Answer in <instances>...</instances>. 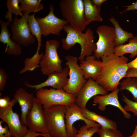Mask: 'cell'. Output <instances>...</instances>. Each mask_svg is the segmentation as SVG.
<instances>
[{"mask_svg":"<svg viewBox=\"0 0 137 137\" xmlns=\"http://www.w3.org/2000/svg\"><path fill=\"white\" fill-rule=\"evenodd\" d=\"M96 32L99 37L96 43V48L93 53L94 56L99 60L102 56H107L114 53L116 46L114 27L101 25L97 28Z\"/></svg>","mask_w":137,"mask_h":137,"instance_id":"8","label":"cell"},{"mask_svg":"<svg viewBox=\"0 0 137 137\" xmlns=\"http://www.w3.org/2000/svg\"><path fill=\"white\" fill-rule=\"evenodd\" d=\"M102 62L97 59L93 55L85 57L80 61V66L82 70L84 78L86 80L91 78L96 81L99 76Z\"/></svg>","mask_w":137,"mask_h":137,"instance_id":"17","label":"cell"},{"mask_svg":"<svg viewBox=\"0 0 137 137\" xmlns=\"http://www.w3.org/2000/svg\"><path fill=\"white\" fill-rule=\"evenodd\" d=\"M7 74L4 70L3 68H0V90L3 91L6 83Z\"/></svg>","mask_w":137,"mask_h":137,"instance_id":"33","label":"cell"},{"mask_svg":"<svg viewBox=\"0 0 137 137\" xmlns=\"http://www.w3.org/2000/svg\"><path fill=\"white\" fill-rule=\"evenodd\" d=\"M83 116L86 118L91 121L97 122L101 127L107 128L117 129L116 123L105 116L97 114L86 108L81 109Z\"/></svg>","mask_w":137,"mask_h":137,"instance_id":"20","label":"cell"},{"mask_svg":"<svg viewBox=\"0 0 137 137\" xmlns=\"http://www.w3.org/2000/svg\"><path fill=\"white\" fill-rule=\"evenodd\" d=\"M65 118L66 128L68 137H75L77 134V131L73 126V124L77 121H83L90 128L101 126L96 122L85 118L82 113L81 109L75 102L67 106Z\"/></svg>","mask_w":137,"mask_h":137,"instance_id":"13","label":"cell"},{"mask_svg":"<svg viewBox=\"0 0 137 137\" xmlns=\"http://www.w3.org/2000/svg\"><path fill=\"white\" fill-rule=\"evenodd\" d=\"M61 41L63 48L65 50L70 49L76 44L74 39L67 35L65 38H62Z\"/></svg>","mask_w":137,"mask_h":137,"instance_id":"32","label":"cell"},{"mask_svg":"<svg viewBox=\"0 0 137 137\" xmlns=\"http://www.w3.org/2000/svg\"><path fill=\"white\" fill-rule=\"evenodd\" d=\"M35 13L29 15L28 17V22L30 31L32 35L36 38L38 41L37 48L40 49L42 46L41 33L39 25L35 16Z\"/></svg>","mask_w":137,"mask_h":137,"instance_id":"27","label":"cell"},{"mask_svg":"<svg viewBox=\"0 0 137 137\" xmlns=\"http://www.w3.org/2000/svg\"><path fill=\"white\" fill-rule=\"evenodd\" d=\"M3 122L2 120L0 121V137H11V133L8 126L6 125L4 127H2V123Z\"/></svg>","mask_w":137,"mask_h":137,"instance_id":"34","label":"cell"},{"mask_svg":"<svg viewBox=\"0 0 137 137\" xmlns=\"http://www.w3.org/2000/svg\"><path fill=\"white\" fill-rule=\"evenodd\" d=\"M10 23L8 21L5 22L2 20H0L1 30L0 34V41L4 44H6L5 52L10 55L19 56L22 53L21 45L12 40L8 27Z\"/></svg>","mask_w":137,"mask_h":137,"instance_id":"19","label":"cell"},{"mask_svg":"<svg viewBox=\"0 0 137 137\" xmlns=\"http://www.w3.org/2000/svg\"><path fill=\"white\" fill-rule=\"evenodd\" d=\"M102 65L100 74L96 81L108 91H112L120 84V81L125 77L129 68V59L114 53L101 58Z\"/></svg>","mask_w":137,"mask_h":137,"instance_id":"1","label":"cell"},{"mask_svg":"<svg viewBox=\"0 0 137 137\" xmlns=\"http://www.w3.org/2000/svg\"><path fill=\"white\" fill-rule=\"evenodd\" d=\"M119 91L117 87L109 94L104 95H97L93 97V102L98 104V109L102 111L106 109V106L109 105L113 106L118 108L123 113L124 117L129 119L131 114L126 111L120 104L118 98V94Z\"/></svg>","mask_w":137,"mask_h":137,"instance_id":"16","label":"cell"},{"mask_svg":"<svg viewBox=\"0 0 137 137\" xmlns=\"http://www.w3.org/2000/svg\"><path fill=\"white\" fill-rule=\"evenodd\" d=\"M39 136H42L44 137H52L49 134H42L34 132L29 129H28V132L23 137H37Z\"/></svg>","mask_w":137,"mask_h":137,"instance_id":"36","label":"cell"},{"mask_svg":"<svg viewBox=\"0 0 137 137\" xmlns=\"http://www.w3.org/2000/svg\"><path fill=\"white\" fill-rule=\"evenodd\" d=\"M109 20L114 27L116 46L124 44L128 40L134 37L132 33L128 32L122 29L118 21L114 17L112 16L109 19Z\"/></svg>","mask_w":137,"mask_h":137,"instance_id":"23","label":"cell"},{"mask_svg":"<svg viewBox=\"0 0 137 137\" xmlns=\"http://www.w3.org/2000/svg\"><path fill=\"white\" fill-rule=\"evenodd\" d=\"M64 59L66 61V66L69 68V78L63 89L76 97L87 80L84 78L83 72L78 64V60L77 57L68 55L66 56Z\"/></svg>","mask_w":137,"mask_h":137,"instance_id":"6","label":"cell"},{"mask_svg":"<svg viewBox=\"0 0 137 137\" xmlns=\"http://www.w3.org/2000/svg\"><path fill=\"white\" fill-rule=\"evenodd\" d=\"M37 98L41 102L43 108L56 105L69 106L75 103L76 97L63 89L40 88L36 91Z\"/></svg>","mask_w":137,"mask_h":137,"instance_id":"5","label":"cell"},{"mask_svg":"<svg viewBox=\"0 0 137 137\" xmlns=\"http://www.w3.org/2000/svg\"><path fill=\"white\" fill-rule=\"evenodd\" d=\"M123 7H126V8L124 11L120 12V14H122L123 12L129 10H137V0L135 2L132 3V4L130 5ZM136 13H137V11Z\"/></svg>","mask_w":137,"mask_h":137,"instance_id":"38","label":"cell"},{"mask_svg":"<svg viewBox=\"0 0 137 137\" xmlns=\"http://www.w3.org/2000/svg\"><path fill=\"white\" fill-rule=\"evenodd\" d=\"M85 19L87 25L92 22H102V19L100 13L101 7L94 4L91 0H83Z\"/></svg>","mask_w":137,"mask_h":137,"instance_id":"21","label":"cell"},{"mask_svg":"<svg viewBox=\"0 0 137 137\" xmlns=\"http://www.w3.org/2000/svg\"><path fill=\"white\" fill-rule=\"evenodd\" d=\"M119 91L126 90L132 95L134 101L137 102V78H126L123 80L119 84Z\"/></svg>","mask_w":137,"mask_h":137,"instance_id":"26","label":"cell"},{"mask_svg":"<svg viewBox=\"0 0 137 137\" xmlns=\"http://www.w3.org/2000/svg\"><path fill=\"white\" fill-rule=\"evenodd\" d=\"M114 53L119 56L129 53L130 54V57L131 58L135 57L137 55V36L129 39L128 43L126 44L115 46Z\"/></svg>","mask_w":137,"mask_h":137,"instance_id":"22","label":"cell"},{"mask_svg":"<svg viewBox=\"0 0 137 137\" xmlns=\"http://www.w3.org/2000/svg\"><path fill=\"white\" fill-rule=\"evenodd\" d=\"M11 101L10 97L8 96H4L0 98V109L6 108L10 105Z\"/></svg>","mask_w":137,"mask_h":137,"instance_id":"35","label":"cell"},{"mask_svg":"<svg viewBox=\"0 0 137 137\" xmlns=\"http://www.w3.org/2000/svg\"><path fill=\"white\" fill-rule=\"evenodd\" d=\"M99 127L90 128L85 124L80 128L75 137H92L95 133H97Z\"/></svg>","mask_w":137,"mask_h":137,"instance_id":"29","label":"cell"},{"mask_svg":"<svg viewBox=\"0 0 137 137\" xmlns=\"http://www.w3.org/2000/svg\"><path fill=\"white\" fill-rule=\"evenodd\" d=\"M108 91L100 85L96 81L90 78L87 80L76 97L75 103L81 109L86 108L87 104L92 97L99 95H104Z\"/></svg>","mask_w":137,"mask_h":137,"instance_id":"14","label":"cell"},{"mask_svg":"<svg viewBox=\"0 0 137 137\" xmlns=\"http://www.w3.org/2000/svg\"><path fill=\"white\" fill-rule=\"evenodd\" d=\"M13 96L20 107L21 122L27 127L26 116L28 111L32 108L35 98L34 94L33 93H29L23 88H20L15 91Z\"/></svg>","mask_w":137,"mask_h":137,"instance_id":"18","label":"cell"},{"mask_svg":"<svg viewBox=\"0 0 137 137\" xmlns=\"http://www.w3.org/2000/svg\"><path fill=\"white\" fill-rule=\"evenodd\" d=\"M29 13H23L24 16L20 18L15 15L10 26L11 39L24 46L34 44L37 40L31 34L29 28L28 17Z\"/></svg>","mask_w":137,"mask_h":137,"instance_id":"9","label":"cell"},{"mask_svg":"<svg viewBox=\"0 0 137 137\" xmlns=\"http://www.w3.org/2000/svg\"><path fill=\"white\" fill-rule=\"evenodd\" d=\"M59 45L58 41L55 39L46 41L45 53L39 64L41 72L43 75L48 76L53 72L62 70L61 64L63 61L57 52Z\"/></svg>","mask_w":137,"mask_h":137,"instance_id":"4","label":"cell"},{"mask_svg":"<svg viewBox=\"0 0 137 137\" xmlns=\"http://www.w3.org/2000/svg\"><path fill=\"white\" fill-rule=\"evenodd\" d=\"M19 0H7L6 4L7 11L5 15V18L8 19L11 23L13 21L12 14L15 15H19L21 17L24 16L22 12L21 11L19 5Z\"/></svg>","mask_w":137,"mask_h":137,"instance_id":"28","label":"cell"},{"mask_svg":"<svg viewBox=\"0 0 137 137\" xmlns=\"http://www.w3.org/2000/svg\"><path fill=\"white\" fill-rule=\"evenodd\" d=\"M93 4L94 5L99 7H101L102 3L107 1L106 0H92Z\"/></svg>","mask_w":137,"mask_h":137,"instance_id":"40","label":"cell"},{"mask_svg":"<svg viewBox=\"0 0 137 137\" xmlns=\"http://www.w3.org/2000/svg\"><path fill=\"white\" fill-rule=\"evenodd\" d=\"M122 100L126 104L123 107L125 110L131 111L134 116H137V102L131 100L124 94L122 95Z\"/></svg>","mask_w":137,"mask_h":137,"instance_id":"31","label":"cell"},{"mask_svg":"<svg viewBox=\"0 0 137 137\" xmlns=\"http://www.w3.org/2000/svg\"><path fill=\"white\" fill-rule=\"evenodd\" d=\"M127 65L129 69L137 68V56L134 59L128 62Z\"/></svg>","mask_w":137,"mask_h":137,"instance_id":"39","label":"cell"},{"mask_svg":"<svg viewBox=\"0 0 137 137\" xmlns=\"http://www.w3.org/2000/svg\"><path fill=\"white\" fill-rule=\"evenodd\" d=\"M97 133L99 137H124L121 132L117 129L101 127Z\"/></svg>","mask_w":137,"mask_h":137,"instance_id":"30","label":"cell"},{"mask_svg":"<svg viewBox=\"0 0 137 137\" xmlns=\"http://www.w3.org/2000/svg\"><path fill=\"white\" fill-rule=\"evenodd\" d=\"M40 49H37L35 54L31 58H26L24 61L23 68L19 72L20 74L27 71H32L40 67L39 64L44 55L43 53L40 54Z\"/></svg>","mask_w":137,"mask_h":137,"instance_id":"24","label":"cell"},{"mask_svg":"<svg viewBox=\"0 0 137 137\" xmlns=\"http://www.w3.org/2000/svg\"><path fill=\"white\" fill-rule=\"evenodd\" d=\"M126 78H137V68H129L127 71L125 76Z\"/></svg>","mask_w":137,"mask_h":137,"instance_id":"37","label":"cell"},{"mask_svg":"<svg viewBox=\"0 0 137 137\" xmlns=\"http://www.w3.org/2000/svg\"><path fill=\"white\" fill-rule=\"evenodd\" d=\"M43 137V136H42V137Z\"/></svg>","mask_w":137,"mask_h":137,"instance_id":"42","label":"cell"},{"mask_svg":"<svg viewBox=\"0 0 137 137\" xmlns=\"http://www.w3.org/2000/svg\"><path fill=\"white\" fill-rule=\"evenodd\" d=\"M54 8L50 4L49 11L48 14L43 18L36 17L41 29L42 35L46 37L50 34L59 36L64 26L68 24L65 19H59L54 14Z\"/></svg>","mask_w":137,"mask_h":137,"instance_id":"12","label":"cell"},{"mask_svg":"<svg viewBox=\"0 0 137 137\" xmlns=\"http://www.w3.org/2000/svg\"><path fill=\"white\" fill-rule=\"evenodd\" d=\"M127 137H137V125L135 126V128L132 135Z\"/></svg>","mask_w":137,"mask_h":137,"instance_id":"41","label":"cell"},{"mask_svg":"<svg viewBox=\"0 0 137 137\" xmlns=\"http://www.w3.org/2000/svg\"><path fill=\"white\" fill-rule=\"evenodd\" d=\"M69 71L68 68L66 66L63 68L61 72H55L50 74L46 80L40 84L31 85L25 83L24 84L28 88L35 89L36 91L40 88L47 86L57 89H63L68 79L67 77Z\"/></svg>","mask_w":137,"mask_h":137,"instance_id":"15","label":"cell"},{"mask_svg":"<svg viewBox=\"0 0 137 137\" xmlns=\"http://www.w3.org/2000/svg\"><path fill=\"white\" fill-rule=\"evenodd\" d=\"M41 0H19L20 6L23 13L38 12L44 8L43 5L41 3Z\"/></svg>","mask_w":137,"mask_h":137,"instance_id":"25","label":"cell"},{"mask_svg":"<svg viewBox=\"0 0 137 137\" xmlns=\"http://www.w3.org/2000/svg\"><path fill=\"white\" fill-rule=\"evenodd\" d=\"M66 108L64 105H56L43 108L46 127L52 137H68L65 120Z\"/></svg>","mask_w":137,"mask_h":137,"instance_id":"3","label":"cell"},{"mask_svg":"<svg viewBox=\"0 0 137 137\" xmlns=\"http://www.w3.org/2000/svg\"><path fill=\"white\" fill-rule=\"evenodd\" d=\"M8 107L0 109V118L5 122L13 137H23L28 132L27 127L22 124L19 115L12 110V108L17 102L14 98Z\"/></svg>","mask_w":137,"mask_h":137,"instance_id":"10","label":"cell"},{"mask_svg":"<svg viewBox=\"0 0 137 137\" xmlns=\"http://www.w3.org/2000/svg\"><path fill=\"white\" fill-rule=\"evenodd\" d=\"M63 30L67 35L72 38L76 44L80 45L81 51L78 58L79 61L84 60L86 56L93 55L96 47L94 41L95 36L92 30L88 28L85 33H83L68 24L64 26Z\"/></svg>","mask_w":137,"mask_h":137,"instance_id":"7","label":"cell"},{"mask_svg":"<svg viewBox=\"0 0 137 137\" xmlns=\"http://www.w3.org/2000/svg\"><path fill=\"white\" fill-rule=\"evenodd\" d=\"M26 120L27 126L29 129L42 134H49L46 127L42 105L37 98L33 99L32 108L27 113Z\"/></svg>","mask_w":137,"mask_h":137,"instance_id":"11","label":"cell"},{"mask_svg":"<svg viewBox=\"0 0 137 137\" xmlns=\"http://www.w3.org/2000/svg\"><path fill=\"white\" fill-rule=\"evenodd\" d=\"M59 6L62 16L73 28L83 32L88 25L83 0H61Z\"/></svg>","mask_w":137,"mask_h":137,"instance_id":"2","label":"cell"}]
</instances>
